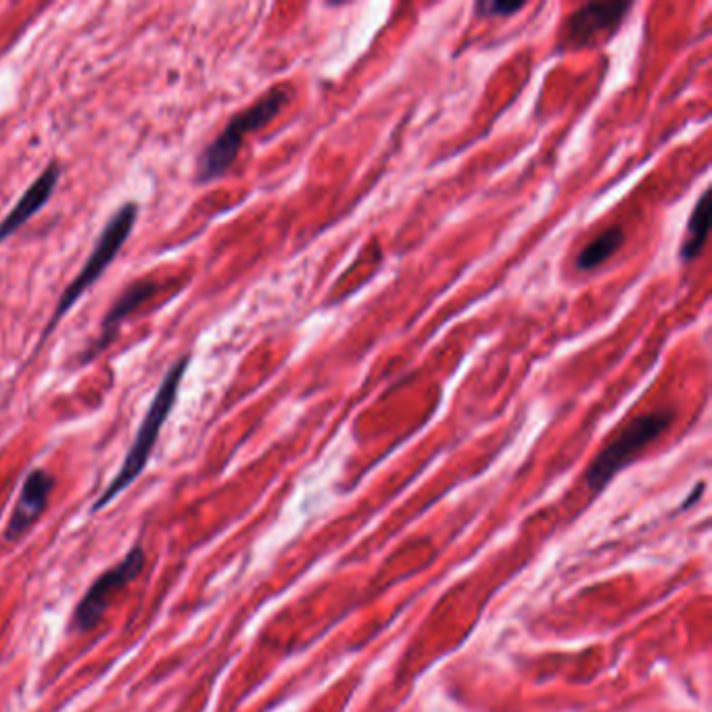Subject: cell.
<instances>
[{"label": "cell", "mask_w": 712, "mask_h": 712, "mask_svg": "<svg viewBox=\"0 0 712 712\" xmlns=\"http://www.w3.org/2000/svg\"><path fill=\"white\" fill-rule=\"evenodd\" d=\"M190 359H192L190 356L180 357L169 368L168 372H166V377L162 380L155 398H153L151 405H148L145 419H143L141 426H138V433L134 437V443L127 449L126 460L122 464L120 472L115 475V479L109 482L105 493L92 505V512H99V510L105 508L107 503L113 502L147 468L148 458L153 454V447H155V443L159 440V433H162L164 424L168 422L169 414H171V410H174V405L178 401V391H180L182 378H185L187 370H189Z\"/></svg>", "instance_id": "6da1fadb"}, {"label": "cell", "mask_w": 712, "mask_h": 712, "mask_svg": "<svg viewBox=\"0 0 712 712\" xmlns=\"http://www.w3.org/2000/svg\"><path fill=\"white\" fill-rule=\"evenodd\" d=\"M291 94H293L291 86H274L272 90L259 97L252 107L236 113L226 127L211 141L208 147L203 148L197 162V174H194L197 185H208L211 180L224 176L234 164L247 134L268 126L282 111V107L291 101Z\"/></svg>", "instance_id": "7a4b0ae2"}, {"label": "cell", "mask_w": 712, "mask_h": 712, "mask_svg": "<svg viewBox=\"0 0 712 712\" xmlns=\"http://www.w3.org/2000/svg\"><path fill=\"white\" fill-rule=\"evenodd\" d=\"M136 218H138V203H134V201H126L124 205H120L111 213V218L107 220L105 229L99 234L82 270L69 282L62 299L57 301V308L41 336V345L48 336L53 335V331L59 326L64 315L80 301V297L86 291H90L97 285V280L105 274L107 268L113 264V259L124 249L132 229L136 224Z\"/></svg>", "instance_id": "3957f363"}, {"label": "cell", "mask_w": 712, "mask_h": 712, "mask_svg": "<svg viewBox=\"0 0 712 712\" xmlns=\"http://www.w3.org/2000/svg\"><path fill=\"white\" fill-rule=\"evenodd\" d=\"M675 420V412L669 408L652 410L628 420L627 424L608 441L607 447L593 458L586 472L587 487L593 493H600L608 482L612 481L628 461L637 458L649 443L658 440Z\"/></svg>", "instance_id": "277c9868"}, {"label": "cell", "mask_w": 712, "mask_h": 712, "mask_svg": "<svg viewBox=\"0 0 712 712\" xmlns=\"http://www.w3.org/2000/svg\"><path fill=\"white\" fill-rule=\"evenodd\" d=\"M145 565H147L145 549L141 545H134L120 565L105 570L86 591L85 598L74 610L71 628L74 631H90V628L97 627L99 621L103 619L107 608L113 602L115 593L126 589L143 572Z\"/></svg>", "instance_id": "5b68a950"}, {"label": "cell", "mask_w": 712, "mask_h": 712, "mask_svg": "<svg viewBox=\"0 0 712 712\" xmlns=\"http://www.w3.org/2000/svg\"><path fill=\"white\" fill-rule=\"evenodd\" d=\"M631 2H587L572 11L563 27V46L570 51L587 48L610 38L625 22Z\"/></svg>", "instance_id": "8992f818"}, {"label": "cell", "mask_w": 712, "mask_h": 712, "mask_svg": "<svg viewBox=\"0 0 712 712\" xmlns=\"http://www.w3.org/2000/svg\"><path fill=\"white\" fill-rule=\"evenodd\" d=\"M55 487V479L44 470V468H34L22 485L20 500L15 503V510L4 529V539L15 542L23 537L34 523L43 516L51 491Z\"/></svg>", "instance_id": "52a82bcc"}, {"label": "cell", "mask_w": 712, "mask_h": 712, "mask_svg": "<svg viewBox=\"0 0 712 712\" xmlns=\"http://www.w3.org/2000/svg\"><path fill=\"white\" fill-rule=\"evenodd\" d=\"M59 180H62V166L57 162H51L43 169V174L23 192L20 201L15 203V208L2 218L0 243L11 238L15 232L22 229L23 224H27L38 211L43 210L44 205L51 201Z\"/></svg>", "instance_id": "ba28073f"}, {"label": "cell", "mask_w": 712, "mask_h": 712, "mask_svg": "<svg viewBox=\"0 0 712 712\" xmlns=\"http://www.w3.org/2000/svg\"><path fill=\"white\" fill-rule=\"evenodd\" d=\"M155 291H157V287L151 285V282H132L126 291L118 297L113 308L107 312L103 324H101V333L97 336V341L88 347V352H85L82 361H90V359L99 356L103 349H107L113 343V338L118 336V331L124 324L127 315L132 314L143 301H147L148 297Z\"/></svg>", "instance_id": "9c48e42d"}, {"label": "cell", "mask_w": 712, "mask_h": 712, "mask_svg": "<svg viewBox=\"0 0 712 712\" xmlns=\"http://www.w3.org/2000/svg\"><path fill=\"white\" fill-rule=\"evenodd\" d=\"M709 229H711V201H709V192H704L700 197L696 210L691 211L686 238H683V245L679 252L683 264H690L691 259H696L700 255L707 238H709Z\"/></svg>", "instance_id": "30bf717a"}, {"label": "cell", "mask_w": 712, "mask_h": 712, "mask_svg": "<svg viewBox=\"0 0 712 712\" xmlns=\"http://www.w3.org/2000/svg\"><path fill=\"white\" fill-rule=\"evenodd\" d=\"M625 243V234L621 229H608V231L598 234L593 241H589L583 252L577 257V270L589 272L602 266L607 259H610L614 253L621 249Z\"/></svg>", "instance_id": "8fae6325"}, {"label": "cell", "mask_w": 712, "mask_h": 712, "mask_svg": "<svg viewBox=\"0 0 712 712\" xmlns=\"http://www.w3.org/2000/svg\"><path fill=\"white\" fill-rule=\"evenodd\" d=\"M524 2H496V0H489V2H479L475 7V11L481 15V18H510L519 11H523Z\"/></svg>", "instance_id": "7c38bea8"}]
</instances>
